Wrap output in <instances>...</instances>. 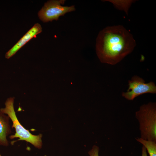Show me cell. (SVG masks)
<instances>
[{"mask_svg":"<svg viewBox=\"0 0 156 156\" xmlns=\"http://www.w3.org/2000/svg\"><path fill=\"white\" fill-rule=\"evenodd\" d=\"M128 88L126 92H123L122 96L129 100H133L137 96L147 93H156L155 83L151 81L146 83L144 79L137 75L133 76L128 81Z\"/></svg>","mask_w":156,"mask_h":156,"instance_id":"obj_5","label":"cell"},{"mask_svg":"<svg viewBox=\"0 0 156 156\" xmlns=\"http://www.w3.org/2000/svg\"><path fill=\"white\" fill-rule=\"evenodd\" d=\"M10 118L0 110V146H7L9 143L7 137L12 132Z\"/></svg>","mask_w":156,"mask_h":156,"instance_id":"obj_7","label":"cell"},{"mask_svg":"<svg viewBox=\"0 0 156 156\" xmlns=\"http://www.w3.org/2000/svg\"><path fill=\"white\" fill-rule=\"evenodd\" d=\"M66 0H51L45 3L38 12V16L43 22L57 20L60 16L66 13L73 11L75 9L74 5L63 6Z\"/></svg>","mask_w":156,"mask_h":156,"instance_id":"obj_4","label":"cell"},{"mask_svg":"<svg viewBox=\"0 0 156 156\" xmlns=\"http://www.w3.org/2000/svg\"><path fill=\"white\" fill-rule=\"evenodd\" d=\"M14 97L8 98L5 103V107L0 109L3 113L7 115L11 120L12 122V128H14L15 129V134L10 135V138L11 139L18 138V141H25L30 143L37 148H41L42 145V135L41 134L37 135H33L21 124L14 111Z\"/></svg>","mask_w":156,"mask_h":156,"instance_id":"obj_2","label":"cell"},{"mask_svg":"<svg viewBox=\"0 0 156 156\" xmlns=\"http://www.w3.org/2000/svg\"><path fill=\"white\" fill-rule=\"evenodd\" d=\"M137 141L143 145L147 151L149 156H156V142L137 138Z\"/></svg>","mask_w":156,"mask_h":156,"instance_id":"obj_8","label":"cell"},{"mask_svg":"<svg viewBox=\"0 0 156 156\" xmlns=\"http://www.w3.org/2000/svg\"><path fill=\"white\" fill-rule=\"evenodd\" d=\"M142 156H148L145 147L143 146L142 147Z\"/></svg>","mask_w":156,"mask_h":156,"instance_id":"obj_11","label":"cell"},{"mask_svg":"<svg viewBox=\"0 0 156 156\" xmlns=\"http://www.w3.org/2000/svg\"><path fill=\"white\" fill-rule=\"evenodd\" d=\"M42 31V28L38 23L35 24L5 54V57L9 59L27 42Z\"/></svg>","mask_w":156,"mask_h":156,"instance_id":"obj_6","label":"cell"},{"mask_svg":"<svg viewBox=\"0 0 156 156\" xmlns=\"http://www.w3.org/2000/svg\"><path fill=\"white\" fill-rule=\"evenodd\" d=\"M112 3L118 9L124 11L127 14L129 9L134 0H106Z\"/></svg>","mask_w":156,"mask_h":156,"instance_id":"obj_9","label":"cell"},{"mask_svg":"<svg viewBox=\"0 0 156 156\" xmlns=\"http://www.w3.org/2000/svg\"><path fill=\"white\" fill-rule=\"evenodd\" d=\"M99 148L97 146H93L92 149L88 152L89 156H99Z\"/></svg>","mask_w":156,"mask_h":156,"instance_id":"obj_10","label":"cell"},{"mask_svg":"<svg viewBox=\"0 0 156 156\" xmlns=\"http://www.w3.org/2000/svg\"><path fill=\"white\" fill-rule=\"evenodd\" d=\"M139 124L141 138L156 142V104L149 102L140 106L135 113Z\"/></svg>","mask_w":156,"mask_h":156,"instance_id":"obj_3","label":"cell"},{"mask_svg":"<svg viewBox=\"0 0 156 156\" xmlns=\"http://www.w3.org/2000/svg\"><path fill=\"white\" fill-rule=\"evenodd\" d=\"M136 45L132 35L123 26H108L98 35L96 52L101 62L115 65L131 53Z\"/></svg>","mask_w":156,"mask_h":156,"instance_id":"obj_1","label":"cell"},{"mask_svg":"<svg viewBox=\"0 0 156 156\" xmlns=\"http://www.w3.org/2000/svg\"><path fill=\"white\" fill-rule=\"evenodd\" d=\"M0 156H2L0 154Z\"/></svg>","mask_w":156,"mask_h":156,"instance_id":"obj_12","label":"cell"}]
</instances>
